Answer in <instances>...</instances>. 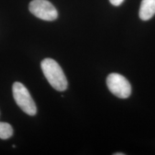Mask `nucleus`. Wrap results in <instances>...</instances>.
Masks as SVG:
<instances>
[{"mask_svg":"<svg viewBox=\"0 0 155 155\" xmlns=\"http://www.w3.org/2000/svg\"><path fill=\"white\" fill-rule=\"evenodd\" d=\"M124 0H109V2H111V5H113L114 6H119L121 5L123 2Z\"/></svg>","mask_w":155,"mask_h":155,"instance_id":"nucleus-7","label":"nucleus"},{"mask_svg":"<svg viewBox=\"0 0 155 155\" xmlns=\"http://www.w3.org/2000/svg\"><path fill=\"white\" fill-rule=\"evenodd\" d=\"M13 129L12 126L6 122H0V139H7L12 136Z\"/></svg>","mask_w":155,"mask_h":155,"instance_id":"nucleus-6","label":"nucleus"},{"mask_svg":"<svg viewBox=\"0 0 155 155\" xmlns=\"http://www.w3.org/2000/svg\"><path fill=\"white\" fill-rule=\"evenodd\" d=\"M114 155H124V153H115V154H114Z\"/></svg>","mask_w":155,"mask_h":155,"instance_id":"nucleus-8","label":"nucleus"},{"mask_svg":"<svg viewBox=\"0 0 155 155\" xmlns=\"http://www.w3.org/2000/svg\"><path fill=\"white\" fill-rule=\"evenodd\" d=\"M41 68L45 77L54 89L64 91L68 88V81L61 67L51 58L44 59L41 63Z\"/></svg>","mask_w":155,"mask_h":155,"instance_id":"nucleus-1","label":"nucleus"},{"mask_svg":"<svg viewBox=\"0 0 155 155\" xmlns=\"http://www.w3.org/2000/svg\"><path fill=\"white\" fill-rule=\"evenodd\" d=\"M108 88L114 95L120 98H127L131 94L130 83L124 76L119 73H111L106 79Z\"/></svg>","mask_w":155,"mask_h":155,"instance_id":"nucleus-3","label":"nucleus"},{"mask_svg":"<svg viewBox=\"0 0 155 155\" xmlns=\"http://www.w3.org/2000/svg\"><path fill=\"white\" fill-rule=\"evenodd\" d=\"M139 15L140 19L144 21L152 18L155 15V0H142Z\"/></svg>","mask_w":155,"mask_h":155,"instance_id":"nucleus-5","label":"nucleus"},{"mask_svg":"<svg viewBox=\"0 0 155 155\" xmlns=\"http://www.w3.org/2000/svg\"><path fill=\"white\" fill-rule=\"evenodd\" d=\"M29 9L35 16L45 21H53L58 18L57 9L48 0H33L30 3Z\"/></svg>","mask_w":155,"mask_h":155,"instance_id":"nucleus-4","label":"nucleus"},{"mask_svg":"<svg viewBox=\"0 0 155 155\" xmlns=\"http://www.w3.org/2000/svg\"><path fill=\"white\" fill-rule=\"evenodd\" d=\"M12 94L16 104L25 114L30 116L35 115L37 113L35 103L28 88L22 83L15 82L13 84Z\"/></svg>","mask_w":155,"mask_h":155,"instance_id":"nucleus-2","label":"nucleus"}]
</instances>
